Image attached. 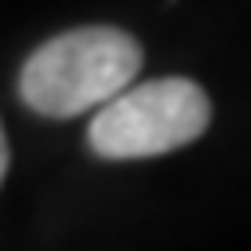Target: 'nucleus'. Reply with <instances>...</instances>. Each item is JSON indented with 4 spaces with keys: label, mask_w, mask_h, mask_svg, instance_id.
<instances>
[{
    "label": "nucleus",
    "mask_w": 251,
    "mask_h": 251,
    "mask_svg": "<svg viewBox=\"0 0 251 251\" xmlns=\"http://www.w3.org/2000/svg\"><path fill=\"white\" fill-rule=\"evenodd\" d=\"M141 71V43L106 24L67 27L39 43L16 78L24 106L39 118H78L94 106H106L114 94L133 86Z\"/></svg>",
    "instance_id": "nucleus-1"
},
{
    "label": "nucleus",
    "mask_w": 251,
    "mask_h": 251,
    "mask_svg": "<svg viewBox=\"0 0 251 251\" xmlns=\"http://www.w3.org/2000/svg\"><path fill=\"white\" fill-rule=\"evenodd\" d=\"M212 122V102L192 78H149L98 106L86 141L102 161H141L196 141Z\"/></svg>",
    "instance_id": "nucleus-2"
},
{
    "label": "nucleus",
    "mask_w": 251,
    "mask_h": 251,
    "mask_svg": "<svg viewBox=\"0 0 251 251\" xmlns=\"http://www.w3.org/2000/svg\"><path fill=\"white\" fill-rule=\"evenodd\" d=\"M4 173H8V141H4V129H0V184H4Z\"/></svg>",
    "instance_id": "nucleus-3"
}]
</instances>
